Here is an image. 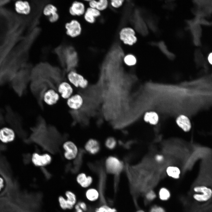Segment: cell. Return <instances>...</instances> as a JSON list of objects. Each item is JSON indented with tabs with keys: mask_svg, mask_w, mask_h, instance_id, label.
<instances>
[{
	"mask_svg": "<svg viewBox=\"0 0 212 212\" xmlns=\"http://www.w3.org/2000/svg\"><path fill=\"white\" fill-rule=\"evenodd\" d=\"M64 80V73L59 68L47 63H40L31 71V81L47 80L52 84L57 90L59 85Z\"/></svg>",
	"mask_w": 212,
	"mask_h": 212,
	"instance_id": "6da1fadb",
	"label": "cell"
},
{
	"mask_svg": "<svg viewBox=\"0 0 212 212\" xmlns=\"http://www.w3.org/2000/svg\"><path fill=\"white\" fill-rule=\"evenodd\" d=\"M31 93L36 98L40 108L44 109L43 98L45 92L49 89H52L51 85L47 82L42 80L31 81L30 85Z\"/></svg>",
	"mask_w": 212,
	"mask_h": 212,
	"instance_id": "7a4b0ae2",
	"label": "cell"
},
{
	"mask_svg": "<svg viewBox=\"0 0 212 212\" xmlns=\"http://www.w3.org/2000/svg\"><path fill=\"white\" fill-rule=\"evenodd\" d=\"M61 61L62 66L65 68L67 72L74 71L78 62L76 52L73 47H69L66 49Z\"/></svg>",
	"mask_w": 212,
	"mask_h": 212,
	"instance_id": "3957f363",
	"label": "cell"
},
{
	"mask_svg": "<svg viewBox=\"0 0 212 212\" xmlns=\"http://www.w3.org/2000/svg\"><path fill=\"white\" fill-rule=\"evenodd\" d=\"M193 191L194 193L193 198L197 202L205 203L212 198V189L205 185H198L194 187Z\"/></svg>",
	"mask_w": 212,
	"mask_h": 212,
	"instance_id": "277c9868",
	"label": "cell"
},
{
	"mask_svg": "<svg viewBox=\"0 0 212 212\" xmlns=\"http://www.w3.org/2000/svg\"><path fill=\"white\" fill-rule=\"evenodd\" d=\"M105 165L107 171L114 175H118L122 171L123 168L122 162L118 158L113 156L107 158L105 161Z\"/></svg>",
	"mask_w": 212,
	"mask_h": 212,
	"instance_id": "5b68a950",
	"label": "cell"
},
{
	"mask_svg": "<svg viewBox=\"0 0 212 212\" xmlns=\"http://www.w3.org/2000/svg\"><path fill=\"white\" fill-rule=\"evenodd\" d=\"M120 38L124 44L130 45H133L137 40L134 30L130 27L122 29L120 33Z\"/></svg>",
	"mask_w": 212,
	"mask_h": 212,
	"instance_id": "8992f818",
	"label": "cell"
},
{
	"mask_svg": "<svg viewBox=\"0 0 212 212\" xmlns=\"http://www.w3.org/2000/svg\"><path fill=\"white\" fill-rule=\"evenodd\" d=\"M67 77L69 82L76 87L85 88L88 85L87 80L74 70L69 72Z\"/></svg>",
	"mask_w": 212,
	"mask_h": 212,
	"instance_id": "52a82bcc",
	"label": "cell"
},
{
	"mask_svg": "<svg viewBox=\"0 0 212 212\" xmlns=\"http://www.w3.org/2000/svg\"><path fill=\"white\" fill-rule=\"evenodd\" d=\"M52 158L48 153L40 154L37 153L33 154L32 161L34 165L37 167H44L49 165L51 162Z\"/></svg>",
	"mask_w": 212,
	"mask_h": 212,
	"instance_id": "ba28073f",
	"label": "cell"
},
{
	"mask_svg": "<svg viewBox=\"0 0 212 212\" xmlns=\"http://www.w3.org/2000/svg\"><path fill=\"white\" fill-rule=\"evenodd\" d=\"M63 147L64 150V155L65 158L69 160L74 159L78 153L77 146L73 142L68 141L64 142Z\"/></svg>",
	"mask_w": 212,
	"mask_h": 212,
	"instance_id": "9c48e42d",
	"label": "cell"
},
{
	"mask_svg": "<svg viewBox=\"0 0 212 212\" xmlns=\"http://www.w3.org/2000/svg\"><path fill=\"white\" fill-rule=\"evenodd\" d=\"M66 34L72 37H76L80 34L81 27L80 23L76 20H72L65 25Z\"/></svg>",
	"mask_w": 212,
	"mask_h": 212,
	"instance_id": "30bf717a",
	"label": "cell"
},
{
	"mask_svg": "<svg viewBox=\"0 0 212 212\" xmlns=\"http://www.w3.org/2000/svg\"><path fill=\"white\" fill-rule=\"evenodd\" d=\"M16 134L14 130L8 127L0 129V141L4 144L11 143L14 140Z\"/></svg>",
	"mask_w": 212,
	"mask_h": 212,
	"instance_id": "8fae6325",
	"label": "cell"
},
{
	"mask_svg": "<svg viewBox=\"0 0 212 212\" xmlns=\"http://www.w3.org/2000/svg\"><path fill=\"white\" fill-rule=\"evenodd\" d=\"M76 181L78 184L82 188L87 189L92 187L93 182L92 177L84 173H81L77 175Z\"/></svg>",
	"mask_w": 212,
	"mask_h": 212,
	"instance_id": "7c38bea8",
	"label": "cell"
},
{
	"mask_svg": "<svg viewBox=\"0 0 212 212\" xmlns=\"http://www.w3.org/2000/svg\"><path fill=\"white\" fill-rule=\"evenodd\" d=\"M83 102L82 96L80 95L76 94L68 99L67 104L71 110H77L82 107Z\"/></svg>",
	"mask_w": 212,
	"mask_h": 212,
	"instance_id": "4fadbf2b",
	"label": "cell"
},
{
	"mask_svg": "<svg viewBox=\"0 0 212 212\" xmlns=\"http://www.w3.org/2000/svg\"><path fill=\"white\" fill-rule=\"evenodd\" d=\"M56 7L52 4H48L44 8L43 12L44 14L49 16V21L52 23L54 22L58 19L59 16L57 13Z\"/></svg>",
	"mask_w": 212,
	"mask_h": 212,
	"instance_id": "5bb4252c",
	"label": "cell"
},
{
	"mask_svg": "<svg viewBox=\"0 0 212 212\" xmlns=\"http://www.w3.org/2000/svg\"><path fill=\"white\" fill-rule=\"evenodd\" d=\"M85 148L88 153L94 155L99 152L100 150L101 146L99 142L97 140L90 139L86 143Z\"/></svg>",
	"mask_w": 212,
	"mask_h": 212,
	"instance_id": "9a60e30c",
	"label": "cell"
},
{
	"mask_svg": "<svg viewBox=\"0 0 212 212\" xmlns=\"http://www.w3.org/2000/svg\"><path fill=\"white\" fill-rule=\"evenodd\" d=\"M85 196L88 202L95 203L99 200L100 197V193L97 188L92 186L86 189Z\"/></svg>",
	"mask_w": 212,
	"mask_h": 212,
	"instance_id": "2e32d148",
	"label": "cell"
},
{
	"mask_svg": "<svg viewBox=\"0 0 212 212\" xmlns=\"http://www.w3.org/2000/svg\"><path fill=\"white\" fill-rule=\"evenodd\" d=\"M57 92L52 89L48 90L45 93L43 100L48 105H53L56 104L59 99Z\"/></svg>",
	"mask_w": 212,
	"mask_h": 212,
	"instance_id": "e0dca14e",
	"label": "cell"
},
{
	"mask_svg": "<svg viewBox=\"0 0 212 212\" xmlns=\"http://www.w3.org/2000/svg\"><path fill=\"white\" fill-rule=\"evenodd\" d=\"M62 97L64 99L70 97L73 92V89L70 85L65 81L61 82L59 85L57 90Z\"/></svg>",
	"mask_w": 212,
	"mask_h": 212,
	"instance_id": "ac0fdd59",
	"label": "cell"
},
{
	"mask_svg": "<svg viewBox=\"0 0 212 212\" xmlns=\"http://www.w3.org/2000/svg\"><path fill=\"white\" fill-rule=\"evenodd\" d=\"M69 12L73 16H80L82 15L85 12V6L81 2L75 1L70 7Z\"/></svg>",
	"mask_w": 212,
	"mask_h": 212,
	"instance_id": "d6986e66",
	"label": "cell"
},
{
	"mask_svg": "<svg viewBox=\"0 0 212 212\" xmlns=\"http://www.w3.org/2000/svg\"><path fill=\"white\" fill-rule=\"evenodd\" d=\"M176 122L178 126L185 132H188L191 128V122L186 116L184 115L179 116L176 119Z\"/></svg>",
	"mask_w": 212,
	"mask_h": 212,
	"instance_id": "ffe728a7",
	"label": "cell"
},
{
	"mask_svg": "<svg viewBox=\"0 0 212 212\" xmlns=\"http://www.w3.org/2000/svg\"><path fill=\"white\" fill-rule=\"evenodd\" d=\"M15 6L16 11L19 14H27L30 12L31 7L27 1H18L16 3Z\"/></svg>",
	"mask_w": 212,
	"mask_h": 212,
	"instance_id": "44dd1931",
	"label": "cell"
},
{
	"mask_svg": "<svg viewBox=\"0 0 212 212\" xmlns=\"http://www.w3.org/2000/svg\"><path fill=\"white\" fill-rule=\"evenodd\" d=\"M100 11L96 9L89 7L85 12L84 18L88 23H93L95 21V18L100 16Z\"/></svg>",
	"mask_w": 212,
	"mask_h": 212,
	"instance_id": "7402d4cb",
	"label": "cell"
},
{
	"mask_svg": "<svg viewBox=\"0 0 212 212\" xmlns=\"http://www.w3.org/2000/svg\"><path fill=\"white\" fill-rule=\"evenodd\" d=\"M134 18L135 25L137 30L143 34H146L147 33V30L143 19L140 17L138 11H136Z\"/></svg>",
	"mask_w": 212,
	"mask_h": 212,
	"instance_id": "603a6c76",
	"label": "cell"
},
{
	"mask_svg": "<svg viewBox=\"0 0 212 212\" xmlns=\"http://www.w3.org/2000/svg\"><path fill=\"white\" fill-rule=\"evenodd\" d=\"M90 7L96 9L99 11L105 9L108 6V1L107 0L89 1Z\"/></svg>",
	"mask_w": 212,
	"mask_h": 212,
	"instance_id": "cb8c5ba5",
	"label": "cell"
},
{
	"mask_svg": "<svg viewBox=\"0 0 212 212\" xmlns=\"http://www.w3.org/2000/svg\"><path fill=\"white\" fill-rule=\"evenodd\" d=\"M158 114L154 112H147L144 116V120L145 122L153 125L158 123Z\"/></svg>",
	"mask_w": 212,
	"mask_h": 212,
	"instance_id": "d4e9b609",
	"label": "cell"
},
{
	"mask_svg": "<svg viewBox=\"0 0 212 212\" xmlns=\"http://www.w3.org/2000/svg\"><path fill=\"white\" fill-rule=\"evenodd\" d=\"M65 196L68 204L72 209L77 203V197L76 194L73 192L68 191L65 192Z\"/></svg>",
	"mask_w": 212,
	"mask_h": 212,
	"instance_id": "484cf974",
	"label": "cell"
},
{
	"mask_svg": "<svg viewBox=\"0 0 212 212\" xmlns=\"http://www.w3.org/2000/svg\"><path fill=\"white\" fill-rule=\"evenodd\" d=\"M166 173L169 176L175 179H177L179 178L180 172L178 168L170 166L167 168Z\"/></svg>",
	"mask_w": 212,
	"mask_h": 212,
	"instance_id": "4316f807",
	"label": "cell"
},
{
	"mask_svg": "<svg viewBox=\"0 0 212 212\" xmlns=\"http://www.w3.org/2000/svg\"><path fill=\"white\" fill-rule=\"evenodd\" d=\"M171 194L169 190L165 187L160 188L158 192L159 199L162 201H166L169 199Z\"/></svg>",
	"mask_w": 212,
	"mask_h": 212,
	"instance_id": "83f0119b",
	"label": "cell"
},
{
	"mask_svg": "<svg viewBox=\"0 0 212 212\" xmlns=\"http://www.w3.org/2000/svg\"><path fill=\"white\" fill-rule=\"evenodd\" d=\"M117 209L106 204L101 205L96 208L94 212H117Z\"/></svg>",
	"mask_w": 212,
	"mask_h": 212,
	"instance_id": "f1b7e54d",
	"label": "cell"
},
{
	"mask_svg": "<svg viewBox=\"0 0 212 212\" xmlns=\"http://www.w3.org/2000/svg\"><path fill=\"white\" fill-rule=\"evenodd\" d=\"M117 144V142L116 139L112 137H108L105 142V145L106 148L110 150H112L115 148Z\"/></svg>",
	"mask_w": 212,
	"mask_h": 212,
	"instance_id": "f546056e",
	"label": "cell"
},
{
	"mask_svg": "<svg viewBox=\"0 0 212 212\" xmlns=\"http://www.w3.org/2000/svg\"><path fill=\"white\" fill-rule=\"evenodd\" d=\"M124 61L127 65L131 66L134 65L136 63V59L135 57L131 54H128L123 58Z\"/></svg>",
	"mask_w": 212,
	"mask_h": 212,
	"instance_id": "4dcf8cb0",
	"label": "cell"
},
{
	"mask_svg": "<svg viewBox=\"0 0 212 212\" xmlns=\"http://www.w3.org/2000/svg\"><path fill=\"white\" fill-rule=\"evenodd\" d=\"M58 200L59 206L63 210L72 209L68 204L66 198L63 196H59Z\"/></svg>",
	"mask_w": 212,
	"mask_h": 212,
	"instance_id": "1f68e13d",
	"label": "cell"
},
{
	"mask_svg": "<svg viewBox=\"0 0 212 212\" xmlns=\"http://www.w3.org/2000/svg\"><path fill=\"white\" fill-rule=\"evenodd\" d=\"M156 195L155 192L151 190L148 191L145 195L146 200L149 202L153 201L156 198Z\"/></svg>",
	"mask_w": 212,
	"mask_h": 212,
	"instance_id": "d6a6232c",
	"label": "cell"
},
{
	"mask_svg": "<svg viewBox=\"0 0 212 212\" xmlns=\"http://www.w3.org/2000/svg\"><path fill=\"white\" fill-rule=\"evenodd\" d=\"M158 46L160 49L165 54L168 56H172L173 54L168 51L166 47L163 42H160L158 44Z\"/></svg>",
	"mask_w": 212,
	"mask_h": 212,
	"instance_id": "836d02e7",
	"label": "cell"
},
{
	"mask_svg": "<svg viewBox=\"0 0 212 212\" xmlns=\"http://www.w3.org/2000/svg\"><path fill=\"white\" fill-rule=\"evenodd\" d=\"M149 212H166V211L162 207L155 205L151 207Z\"/></svg>",
	"mask_w": 212,
	"mask_h": 212,
	"instance_id": "e575fe53",
	"label": "cell"
},
{
	"mask_svg": "<svg viewBox=\"0 0 212 212\" xmlns=\"http://www.w3.org/2000/svg\"><path fill=\"white\" fill-rule=\"evenodd\" d=\"M124 1L123 0H113L111 1L112 6L115 8H118L121 6Z\"/></svg>",
	"mask_w": 212,
	"mask_h": 212,
	"instance_id": "d590c367",
	"label": "cell"
},
{
	"mask_svg": "<svg viewBox=\"0 0 212 212\" xmlns=\"http://www.w3.org/2000/svg\"><path fill=\"white\" fill-rule=\"evenodd\" d=\"M77 203L84 212H86L87 211L88 207L86 203L83 201H80L77 202Z\"/></svg>",
	"mask_w": 212,
	"mask_h": 212,
	"instance_id": "8d00e7d4",
	"label": "cell"
},
{
	"mask_svg": "<svg viewBox=\"0 0 212 212\" xmlns=\"http://www.w3.org/2000/svg\"><path fill=\"white\" fill-rule=\"evenodd\" d=\"M74 208L75 210V212H84L80 208L79 205L77 203L74 206Z\"/></svg>",
	"mask_w": 212,
	"mask_h": 212,
	"instance_id": "74e56055",
	"label": "cell"
},
{
	"mask_svg": "<svg viewBox=\"0 0 212 212\" xmlns=\"http://www.w3.org/2000/svg\"><path fill=\"white\" fill-rule=\"evenodd\" d=\"M207 59L209 63L212 65V52H210L208 55Z\"/></svg>",
	"mask_w": 212,
	"mask_h": 212,
	"instance_id": "f35d334b",
	"label": "cell"
},
{
	"mask_svg": "<svg viewBox=\"0 0 212 212\" xmlns=\"http://www.w3.org/2000/svg\"><path fill=\"white\" fill-rule=\"evenodd\" d=\"M3 178L0 177V190L3 186Z\"/></svg>",
	"mask_w": 212,
	"mask_h": 212,
	"instance_id": "ab89813d",
	"label": "cell"
},
{
	"mask_svg": "<svg viewBox=\"0 0 212 212\" xmlns=\"http://www.w3.org/2000/svg\"><path fill=\"white\" fill-rule=\"evenodd\" d=\"M136 212H145L143 210H139L137 211Z\"/></svg>",
	"mask_w": 212,
	"mask_h": 212,
	"instance_id": "60d3db41",
	"label": "cell"
},
{
	"mask_svg": "<svg viewBox=\"0 0 212 212\" xmlns=\"http://www.w3.org/2000/svg\"><path fill=\"white\" fill-rule=\"evenodd\" d=\"M211 76H212V75H211Z\"/></svg>",
	"mask_w": 212,
	"mask_h": 212,
	"instance_id": "b9f144b4",
	"label": "cell"
}]
</instances>
